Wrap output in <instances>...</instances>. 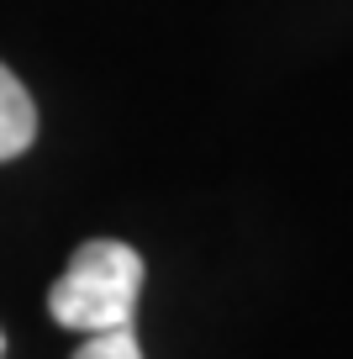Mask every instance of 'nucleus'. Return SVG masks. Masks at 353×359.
<instances>
[{
	"label": "nucleus",
	"instance_id": "obj_1",
	"mask_svg": "<svg viewBox=\"0 0 353 359\" xmlns=\"http://www.w3.org/2000/svg\"><path fill=\"white\" fill-rule=\"evenodd\" d=\"M137 296H143V254L116 238H95L53 280L48 312L58 327L74 333H111V327H132Z\"/></svg>",
	"mask_w": 353,
	"mask_h": 359
},
{
	"label": "nucleus",
	"instance_id": "obj_2",
	"mask_svg": "<svg viewBox=\"0 0 353 359\" xmlns=\"http://www.w3.org/2000/svg\"><path fill=\"white\" fill-rule=\"evenodd\" d=\"M37 137V106L27 95V85L0 64V164L16 154H27Z\"/></svg>",
	"mask_w": 353,
	"mask_h": 359
},
{
	"label": "nucleus",
	"instance_id": "obj_3",
	"mask_svg": "<svg viewBox=\"0 0 353 359\" xmlns=\"http://www.w3.org/2000/svg\"><path fill=\"white\" fill-rule=\"evenodd\" d=\"M74 359H143V344L132 327H111V333H90Z\"/></svg>",
	"mask_w": 353,
	"mask_h": 359
},
{
	"label": "nucleus",
	"instance_id": "obj_4",
	"mask_svg": "<svg viewBox=\"0 0 353 359\" xmlns=\"http://www.w3.org/2000/svg\"><path fill=\"white\" fill-rule=\"evenodd\" d=\"M0 354H6V338H0Z\"/></svg>",
	"mask_w": 353,
	"mask_h": 359
}]
</instances>
